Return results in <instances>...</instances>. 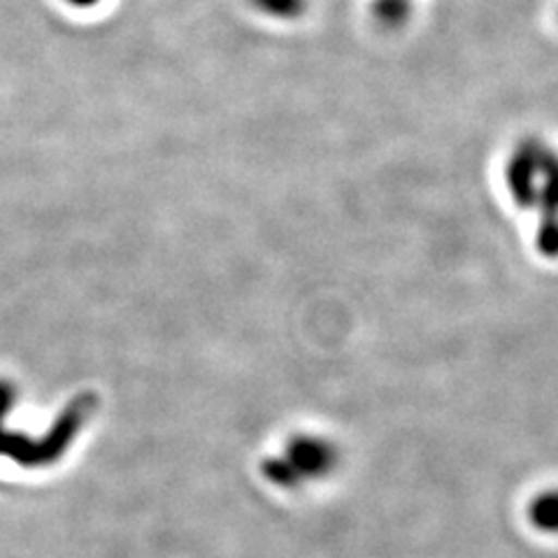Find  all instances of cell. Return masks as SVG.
I'll return each instance as SVG.
<instances>
[{
    "mask_svg": "<svg viewBox=\"0 0 558 558\" xmlns=\"http://www.w3.org/2000/svg\"><path fill=\"white\" fill-rule=\"evenodd\" d=\"M80 3H84V0H80Z\"/></svg>",
    "mask_w": 558,
    "mask_h": 558,
    "instance_id": "obj_6",
    "label": "cell"
},
{
    "mask_svg": "<svg viewBox=\"0 0 558 558\" xmlns=\"http://www.w3.org/2000/svg\"><path fill=\"white\" fill-rule=\"evenodd\" d=\"M529 519L537 531L558 533V488L537 494L529 505Z\"/></svg>",
    "mask_w": 558,
    "mask_h": 558,
    "instance_id": "obj_3",
    "label": "cell"
},
{
    "mask_svg": "<svg viewBox=\"0 0 558 558\" xmlns=\"http://www.w3.org/2000/svg\"><path fill=\"white\" fill-rule=\"evenodd\" d=\"M250 5L275 22H293L305 14L310 0H250Z\"/></svg>",
    "mask_w": 558,
    "mask_h": 558,
    "instance_id": "obj_4",
    "label": "cell"
},
{
    "mask_svg": "<svg viewBox=\"0 0 558 558\" xmlns=\"http://www.w3.org/2000/svg\"><path fill=\"white\" fill-rule=\"evenodd\" d=\"M414 0H373V16L387 28H398L412 14Z\"/></svg>",
    "mask_w": 558,
    "mask_h": 558,
    "instance_id": "obj_5",
    "label": "cell"
},
{
    "mask_svg": "<svg viewBox=\"0 0 558 558\" xmlns=\"http://www.w3.org/2000/svg\"><path fill=\"white\" fill-rule=\"evenodd\" d=\"M338 449L324 435L301 433L284 445V449L266 459L260 465L264 477L284 492L305 488L328 477L338 468Z\"/></svg>",
    "mask_w": 558,
    "mask_h": 558,
    "instance_id": "obj_2",
    "label": "cell"
},
{
    "mask_svg": "<svg viewBox=\"0 0 558 558\" xmlns=\"http://www.w3.org/2000/svg\"><path fill=\"white\" fill-rule=\"evenodd\" d=\"M505 182L519 207L543 213V219L558 215V151L549 145L526 140L508 161Z\"/></svg>",
    "mask_w": 558,
    "mask_h": 558,
    "instance_id": "obj_1",
    "label": "cell"
}]
</instances>
